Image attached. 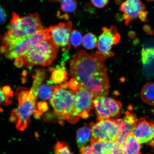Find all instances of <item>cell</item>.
<instances>
[{"instance_id": "cell-1", "label": "cell", "mask_w": 154, "mask_h": 154, "mask_svg": "<svg viewBox=\"0 0 154 154\" xmlns=\"http://www.w3.org/2000/svg\"><path fill=\"white\" fill-rule=\"evenodd\" d=\"M105 59L99 52L88 54L80 50L70 62V74L83 87L95 97L106 96L109 93V80Z\"/></svg>"}, {"instance_id": "cell-2", "label": "cell", "mask_w": 154, "mask_h": 154, "mask_svg": "<svg viewBox=\"0 0 154 154\" xmlns=\"http://www.w3.org/2000/svg\"><path fill=\"white\" fill-rule=\"evenodd\" d=\"M75 92L67 82L56 86L50 103L54 111L59 119L74 124L80 120L75 109Z\"/></svg>"}, {"instance_id": "cell-3", "label": "cell", "mask_w": 154, "mask_h": 154, "mask_svg": "<svg viewBox=\"0 0 154 154\" xmlns=\"http://www.w3.org/2000/svg\"><path fill=\"white\" fill-rule=\"evenodd\" d=\"M58 46L51 38L38 42L31 48L29 51L18 60L22 65L27 66L40 65L49 66L56 58Z\"/></svg>"}, {"instance_id": "cell-4", "label": "cell", "mask_w": 154, "mask_h": 154, "mask_svg": "<svg viewBox=\"0 0 154 154\" xmlns=\"http://www.w3.org/2000/svg\"><path fill=\"white\" fill-rule=\"evenodd\" d=\"M8 30L4 38L11 40L20 39L33 35L44 30L37 13L21 17L14 13Z\"/></svg>"}, {"instance_id": "cell-5", "label": "cell", "mask_w": 154, "mask_h": 154, "mask_svg": "<svg viewBox=\"0 0 154 154\" xmlns=\"http://www.w3.org/2000/svg\"><path fill=\"white\" fill-rule=\"evenodd\" d=\"M50 38L51 37L48 28L20 39L11 40L3 38L0 53L10 59L19 58L36 44Z\"/></svg>"}, {"instance_id": "cell-6", "label": "cell", "mask_w": 154, "mask_h": 154, "mask_svg": "<svg viewBox=\"0 0 154 154\" xmlns=\"http://www.w3.org/2000/svg\"><path fill=\"white\" fill-rule=\"evenodd\" d=\"M18 105L11 111L9 121L14 123L17 130H25L30 122V117L37 110V99L30 90H22L17 93Z\"/></svg>"}, {"instance_id": "cell-7", "label": "cell", "mask_w": 154, "mask_h": 154, "mask_svg": "<svg viewBox=\"0 0 154 154\" xmlns=\"http://www.w3.org/2000/svg\"><path fill=\"white\" fill-rule=\"evenodd\" d=\"M121 120V119H108L90 123L92 138L102 142L116 141Z\"/></svg>"}, {"instance_id": "cell-8", "label": "cell", "mask_w": 154, "mask_h": 154, "mask_svg": "<svg viewBox=\"0 0 154 154\" xmlns=\"http://www.w3.org/2000/svg\"><path fill=\"white\" fill-rule=\"evenodd\" d=\"M97 121L116 118L120 115L122 105L121 102L106 96H98L93 100Z\"/></svg>"}, {"instance_id": "cell-9", "label": "cell", "mask_w": 154, "mask_h": 154, "mask_svg": "<svg viewBox=\"0 0 154 154\" xmlns=\"http://www.w3.org/2000/svg\"><path fill=\"white\" fill-rule=\"evenodd\" d=\"M75 92V108L80 117L87 119L92 115L95 96L78 83L71 88Z\"/></svg>"}, {"instance_id": "cell-10", "label": "cell", "mask_w": 154, "mask_h": 154, "mask_svg": "<svg viewBox=\"0 0 154 154\" xmlns=\"http://www.w3.org/2000/svg\"><path fill=\"white\" fill-rule=\"evenodd\" d=\"M102 30L103 32L97 41L98 51L106 59L114 56V54L111 51L112 48L119 43L121 36L115 26H111L109 28L104 27Z\"/></svg>"}, {"instance_id": "cell-11", "label": "cell", "mask_w": 154, "mask_h": 154, "mask_svg": "<svg viewBox=\"0 0 154 154\" xmlns=\"http://www.w3.org/2000/svg\"><path fill=\"white\" fill-rule=\"evenodd\" d=\"M72 26V22H69L60 23L48 28L51 39L58 46L62 48L63 51L70 49L69 40Z\"/></svg>"}, {"instance_id": "cell-12", "label": "cell", "mask_w": 154, "mask_h": 154, "mask_svg": "<svg viewBox=\"0 0 154 154\" xmlns=\"http://www.w3.org/2000/svg\"><path fill=\"white\" fill-rule=\"evenodd\" d=\"M131 134L140 144L149 143L154 138V121L141 117L137 120Z\"/></svg>"}, {"instance_id": "cell-13", "label": "cell", "mask_w": 154, "mask_h": 154, "mask_svg": "<svg viewBox=\"0 0 154 154\" xmlns=\"http://www.w3.org/2000/svg\"><path fill=\"white\" fill-rule=\"evenodd\" d=\"M146 5L140 0H125L119 7L123 13L125 25L128 26L133 20L138 18L140 13L145 10Z\"/></svg>"}, {"instance_id": "cell-14", "label": "cell", "mask_w": 154, "mask_h": 154, "mask_svg": "<svg viewBox=\"0 0 154 154\" xmlns=\"http://www.w3.org/2000/svg\"><path fill=\"white\" fill-rule=\"evenodd\" d=\"M137 121L136 115L128 111L125 112L124 118L121 119L118 136L116 142L122 149L124 148L127 137L131 134Z\"/></svg>"}, {"instance_id": "cell-15", "label": "cell", "mask_w": 154, "mask_h": 154, "mask_svg": "<svg viewBox=\"0 0 154 154\" xmlns=\"http://www.w3.org/2000/svg\"><path fill=\"white\" fill-rule=\"evenodd\" d=\"M123 149L127 154H141L140 144L132 134L127 137Z\"/></svg>"}, {"instance_id": "cell-16", "label": "cell", "mask_w": 154, "mask_h": 154, "mask_svg": "<svg viewBox=\"0 0 154 154\" xmlns=\"http://www.w3.org/2000/svg\"><path fill=\"white\" fill-rule=\"evenodd\" d=\"M91 134V131L90 125H85L77 131V143L80 149L85 147L89 141Z\"/></svg>"}, {"instance_id": "cell-17", "label": "cell", "mask_w": 154, "mask_h": 154, "mask_svg": "<svg viewBox=\"0 0 154 154\" xmlns=\"http://www.w3.org/2000/svg\"><path fill=\"white\" fill-rule=\"evenodd\" d=\"M53 82L51 80L48 81L47 84H42L37 90V97L44 100L51 99L52 97L54 87L51 85Z\"/></svg>"}, {"instance_id": "cell-18", "label": "cell", "mask_w": 154, "mask_h": 154, "mask_svg": "<svg viewBox=\"0 0 154 154\" xmlns=\"http://www.w3.org/2000/svg\"><path fill=\"white\" fill-rule=\"evenodd\" d=\"M140 96L144 103L154 105V82L146 84L142 88Z\"/></svg>"}, {"instance_id": "cell-19", "label": "cell", "mask_w": 154, "mask_h": 154, "mask_svg": "<svg viewBox=\"0 0 154 154\" xmlns=\"http://www.w3.org/2000/svg\"><path fill=\"white\" fill-rule=\"evenodd\" d=\"M67 73L63 64L61 66H57L52 73L51 80L54 83L60 84L67 79Z\"/></svg>"}, {"instance_id": "cell-20", "label": "cell", "mask_w": 154, "mask_h": 154, "mask_svg": "<svg viewBox=\"0 0 154 154\" xmlns=\"http://www.w3.org/2000/svg\"><path fill=\"white\" fill-rule=\"evenodd\" d=\"M46 71L38 70L36 71L34 76L33 85L30 92L37 98V90L39 86L43 82L46 77Z\"/></svg>"}, {"instance_id": "cell-21", "label": "cell", "mask_w": 154, "mask_h": 154, "mask_svg": "<svg viewBox=\"0 0 154 154\" xmlns=\"http://www.w3.org/2000/svg\"><path fill=\"white\" fill-rule=\"evenodd\" d=\"M13 92L9 86H5L2 88H0V105L8 106L12 103L11 97Z\"/></svg>"}, {"instance_id": "cell-22", "label": "cell", "mask_w": 154, "mask_h": 154, "mask_svg": "<svg viewBox=\"0 0 154 154\" xmlns=\"http://www.w3.org/2000/svg\"><path fill=\"white\" fill-rule=\"evenodd\" d=\"M141 55L142 62L144 65L151 64L154 62V48H143Z\"/></svg>"}, {"instance_id": "cell-23", "label": "cell", "mask_w": 154, "mask_h": 154, "mask_svg": "<svg viewBox=\"0 0 154 154\" xmlns=\"http://www.w3.org/2000/svg\"><path fill=\"white\" fill-rule=\"evenodd\" d=\"M120 148L116 142H103L101 152L103 154H116Z\"/></svg>"}, {"instance_id": "cell-24", "label": "cell", "mask_w": 154, "mask_h": 154, "mask_svg": "<svg viewBox=\"0 0 154 154\" xmlns=\"http://www.w3.org/2000/svg\"><path fill=\"white\" fill-rule=\"evenodd\" d=\"M97 38L95 35L88 33L84 36L83 40V45L86 49H93L97 46Z\"/></svg>"}, {"instance_id": "cell-25", "label": "cell", "mask_w": 154, "mask_h": 154, "mask_svg": "<svg viewBox=\"0 0 154 154\" xmlns=\"http://www.w3.org/2000/svg\"><path fill=\"white\" fill-rule=\"evenodd\" d=\"M60 5L63 11L72 13L76 10L77 3L76 0H61Z\"/></svg>"}, {"instance_id": "cell-26", "label": "cell", "mask_w": 154, "mask_h": 154, "mask_svg": "<svg viewBox=\"0 0 154 154\" xmlns=\"http://www.w3.org/2000/svg\"><path fill=\"white\" fill-rule=\"evenodd\" d=\"M70 40L72 45L76 48L81 45L82 41V34L79 31L73 30L71 32Z\"/></svg>"}, {"instance_id": "cell-27", "label": "cell", "mask_w": 154, "mask_h": 154, "mask_svg": "<svg viewBox=\"0 0 154 154\" xmlns=\"http://www.w3.org/2000/svg\"><path fill=\"white\" fill-rule=\"evenodd\" d=\"M55 154H73L66 143L57 142L54 147Z\"/></svg>"}, {"instance_id": "cell-28", "label": "cell", "mask_w": 154, "mask_h": 154, "mask_svg": "<svg viewBox=\"0 0 154 154\" xmlns=\"http://www.w3.org/2000/svg\"><path fill=\"white\" fill-rule=\"evenodd\" d=\"M80 151V154H102L96 151L91 145L82 148Z\"/></svg>"}, {"instance_id": "cell-29", "label": "cell", "mask_w": 154, "mask_h": 154, "mask_svg": "<svg viewBox=\"0 0 154 154\" xmlns=\"http://www.w3.org/2000/svg\"><path fill=\"white\" fill-rule=\"evenodd\" d=\"M92 4L99 8L104 7L109 3V0H91Z\"/></svg>"}, {"instance_id": "cell-30", "label": "cell", "mask_w": 154, "mask_h": 154, "mask_svg": "<svg viewBox=\"0 0 154 154\" xmlns=\"http://www.w3.org/2000/svg\"><path fill=\"white\" fill-rule=\"evenodd\" d=\"M37 110L42 114L48 109V104L45 101H40L37 105Z\"/></svg>"}, {"instance_id": "cell-31", "label": "cell", "mask_w": 154, "mask_h": 154, "mask_svg": "<svg viewBox=\"0 0 154 154\" xmlns=\"http://www.w3.org/2000/svg\"><path fill=\"white\" fill-rule=\"evenodd\" d=\"M6 18V15L4 10L0 7V24L5 22Z\"/></svg>"}, {"instance_id": "cell-32", "label": "cell", "mask_w": 154, "mask_h": 154, "mask_svg": "<svg viewBox=\"0 0 154 154\" xmlns=\"http://www.w3.org/2000/svg\"><path fill=\"white\" fill-rule=\"evenodd\" d=\"M147 13L145 11H142L140 13L138 18L142 22H145L147 21Z\"/></svg>"}, {"instance_id": "cell-33", "label": "cell", "mask_w": 154, "mask_h": 154, "mask_svg": "<svg viewBox=\"0 0 154 154\" xmlns=\"http://www.w3.org/2000/svg\"><path fill=\"white\" fill-rule=\"evenodd\" d=\"M143 30L144 31L151 35H154V30H152L151 27L147 25H144L143 26Z\"/></svg>"}, {"instance_id": "cell-34", "label": "cell", "mask_w": 154, "mask_h": 154, "mask_svg": "<svg viewBox=\"0 0 154 154\" xmlns=\"http://www.w3.org/2000/svg\"><path fill=\"white\" fill-rule=\"evenodd\" d=\"M116 154H127L126 152H125L124 150L122 148H120L119 151L117 152Z\"/></svg>"}, {"instance_id": "cell-35", "label": "cell", "mask_w": 154, "mask_h": 154, "mask_svg": "<svg viewBox=\"0 0 154 154\" xmlns=\"http://www.w3.org/2000/svg\"><path fill=\"white\" fill-rule=\"evenodd\" d=\"M149 145L151 146L153 148H154V138L152 140L150 141L149 143Z\"/></svg>"}, {"instance_id": "cell-36", "label": "cell", "mask_w": 154, "mask_h": 154, "mask_svg": "<svg viewBox=\"0 0 154 154\" xmlns=\"http://www.w3.org/2000/svg\"><path fill=\"white\" fill-rule=\"evenodd\" d=\"M48 1L53 2H61V0H48Z\"/></svg>"}, {"instance_id": "cell-37", "label": "cell", "mask_w": 154, "mask_h": 154, "mask_svg": "<svg viewBox=\"0 0 154 154\" xmlns=\"http://www.w3.org/2000/svg\"><path fill=\"white\" fill-rule=\"evenodd\" d=\"M146 1L148 2H153L154 1V0H146Z\"/></svg>"}, {"instance_id": "cell-38", "label": "cell", "mask_w": 154, "mask_h": 154, "mask_svg": "<svg viewBox=\"0 0 154 154\" xmlns=\"http://www.w3.org/2000/svg\"><path fill=\"white\" fill-rule=\"evenodd\" d=\"M153 113H154V110H153Z\"/></svg>"}, {"instance_id": "cell-39", "label": "cell", "mask_w": 154, "mask_h": 154, "mask_svg": "<svg viewBox=\"0 0 154 154\" xmlns=\"http://www.w3.org/2000/svg\"><path fill=\"white\" fill-rule=\"evenodd\" d=\"M0 38H1V36H0Z\"/></svg>"}, {"instance_id": "cell-40", "label": "cell", "mask_w": 154, "mask_h": 154, "mask_svg": "<svg viewBox=\"0 0 154 154\" xmlns=\"http://www.w3.org/2000/svg\"></svg>"}]
</instances>
